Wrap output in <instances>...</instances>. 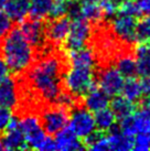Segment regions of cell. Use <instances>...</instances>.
Masks as SVG:
<instances>
[{"label":"cell","instance_id":"6da1fadb","mask_svg":"<svg viewBox=\"0 0 150 151\" xmlns=\"http://www.w3.org/2000/svg\"><path fill=\"white\" fill-rule=\"evenodd\" d=\"M62 63L58 56L46 55L29 67L28 78L33 89L42 99L55 103L62 93Z\"/></svg>","mask_w":150,"mask_h":151},{"label":"cell","instance_id":"7a4b0ae2","mask_svg":"<svg viewBox=\"0 0 150 151\" xmlns=\"http://www.w3.org/2000/svg\"><path fill=\"white\" fill-rule=\"evenodd\" d=\"M0 51L9 70L16 74L29 70L34 60L33 46L19 28L11 29L2 38Z\"/></svg>","mask_w":150,"mask_h":151},{"label":"cell","instance_id":"3957f363","mask_svg":"<svg viewBox=\"0 0 150 151\" xmlns=\"http://www.w3.org/2000/svg\"><path fill=\"white\" fill-rule=\"evenodd\" d=\"M63 83L67 93L74 97L84 96L94 86V67L71 65Z\"/></svg>","mask_w":150,"mask_h":151},{"label":"cell","instance_id":"277c9868","mask_svg":"<svg viewBox=\"0 0 150 151\" xmlns=\"http://www.w3.org/2000/svg\"><path fill=\"white\" fill-rule=\"evenodd\" d=\"M119 129L133 137L137 134H150V97H146L139 110L121 119Z\"/></svg>","mask_w":150,"mask_h":151},{"label":"cell","instance_id":"5b68a950","mask_svg":"<svg viewBox=\"0 0 150 151\" xmlns=\"http://www.w3.org/2000/svg\"><path fill=\"white\" fill-rule=\"evenodd\" d=\"M92 35V28L89 22L82 17L73 18L71 20L70 30L65 39V46L69 51L79 50L85 47Z\"/></svg>","mask_w":150,"mask_h":151},{"label":"cell","instance_id":"8992f818","mask_svg":"<svg viewBox=\"0 0 150 151\" xmlns=\"http://www.w3.org/2000/svg\"><path fill=\"white\" fill-rule=\"evenodd\" d=\"M19 120L28 149L39 150L42 141L46 137V132L42 127L40 118L34 114H28Z\"/></svg>","mask_w":150,"mask_h":151},{"label":"cell","instance_id":"52a82bcc","mask_svg":"<svg viewBox=\"0 0 150 151\" xmlns=\"http://www.w3.org/2000/svg\"><path fill=\"white\" fill-rule=\"evenodd\" d=\"M69 127L81 139L87 138L96 131L94 114L86 107H76L73 109L69 117Z\"/></svg>","mask_w":150,"mask_h":151},{"label":"cell","instance_id":"ba28073f","mask_svg":"<svg viewBox=\"0 0 150 151\" xmlns=\"http://www.w3.org/2000/svg\"><path fill=\"white\" fill-rule=\"evenodd\" d=\"M67 108L63 106L48 107L41 114L40 122L43 129L48 134H55L69 124Z\"/></svg>","mask_w":150,"mask_h":151},{"label":"cell","instance_id":"9c48e42d","mask_svg":"<svg viewBox=\"0 0 150 151\" xmlns=\"http://www.w3.org/2000/svg\"><path fill=\"white\" fill-rule=\"evenodd\" d=\"M125 82V77L115 66H108L102 70L98 77L100 87L104 91L109 97L119 95Z\"/></svg>","mask_w":150,"mask_h":151},{"label":"cell","instance_id":"30bf717a","mask_svg":"<svg viewBox=\"0 0 150 151\" xmlns=\"http://www.w3.org/2000/svg\"><path fill=\"white\" fill-rule=\"evenodd\" d=\"M2 140V148L6 150H18V149H28L25 145V134L21 129L20 120L18 118L13 117L10 119L8 126L4 129Z\"/></svg>","mask_w":150,"mask_h":151},{"label":"cell","instance_id":"8fae6325","mask_svg":"<svg viewBox=\"0 0 150 151\" xmlns=\"http://www.w3.org/2000/svg\"><path fill=\"white\" fill-rule=\"evenodd\" d=\"M136 18L124 14H117L112 21V31L123 42L133 44L136 42Z\"/></svg>","mask_w":150,"mask_h":151},{"label":"cell","instance_id":"7c38bea8","mask_svg":"<svg viewBox=\"0 0 150 151\" xmlns=\"http://www.w3.org/2000/svg\"><path fill=\"white\" fill-rule=\"evenodd\" d=\"M20 31L25 35V38L29 41L32 46L41 45L44 38H45V27L43 24L42 20L38 19H27L21 21Z\"/></svg>","mask_w":150,"mask_h":151},{"label":"cell","instance_id":"4fadbf2b","mask_svg":"<svg viewBox=\"0 0 150 151\" xmlns=\"http://www.w3.org/2000/svg\"><path fill=\"white\" fill-rule=\"evenodd\" d=\"M55 150L60 151H77L86 149L84 142L81 141L74 131L70 127H64L55 134Z\"/></svg>","mask_w":150,"mask_h":151},{"label":"cell","instance_id":"5bb4252c","mask_svg":"<svg viewBox=\"0 0 150 151\" xmlns=\"http://www.w3.org/2000/svg\"><path fill=\"white\" fill-rule=\"evenodd\" d=\"M70 24L71 19L65 16L52 19L45 28V37L54 44H62L69 34Z\"/></svg>","mask_w":150,"mask_h":151},{"label":"cell","instance_id":"9a60e30c","mask_svg":"<svg viewBox=\"0 0 150 151\" xmlns=\"http://www.w3.org/2000/svg\"><path fill=\"white\" fill-rule=\"evenodd\" d=\"M19 103L18 85L12 77L7 76L0 83V106L12 109Z\"/></svg>","mask_w":150,"mask_h":151},{"label":"cell","instance_id":"2e32d148","mask_svg":"<svg viewBox=\"0 0 150 151\" xmlns=\"http://www.w3.org/2000/svg\"><path fill=\"white\" fill-rule=\"evenodd\" d=\"M84 96H85L84 105L92 113H95L100 109L106 108L109 106V101H110L109 96L102 88L96 87L95 85Z\"/></svg>","mask_w":150,"mask_h":151},{"label":"cell","instance_id":"e0dca14e","mask_svg":"<svg viewBox=\"0 0 150 151\" xmlns=\"http://www.w3.org/2000/svg\"><path fill=\"white\" fill-rule=\"evenodd\" d=\"M108 142V150L114 151H128L133 150V137L125 134L119 128L112 129V132L107 136Z\"/></svg>","mask_w":150,"mask_h":151},{"label":"cell","instance_id":"ac0fdd59","mask_svg":"<svg viewBox=\"0 0 150 151\" xmlns=\"http://www.w3.org/2000/svg\"><path fill=\"white\" fill-rule=\"evenodd\" d=\"M4 10L12 21H23L29 14L30 0H7Z\"/></svg>","mask_w":150,"mask_h":151},{"label":"cell","instance_id":"d6986e66","mask_svg":"<svg viewBox=\"0 0 150 151\" xmlns=\"http://www.w3.org/2000/svg\"><path fill=\"white\" fill-rule=\"evenodd\" d=\"M137 74L144 77L150 76V43H140L135 52Z\"/></svg>","mask_w":150,"mask_h":151},{"label":"cell","instance_id":"ffe728a7","mask_svg":"<svg viewBox=\"0 0 150 151\" xmlns=\"http://www.w3.org/2000/svg\"><path fill=\"white\" fill-rule=\"evenodd\" d=\"M116 116L114 115L112 110L108 107L100 109L94 113V120H95L96 130L102 132L110 131L115 127L116 124Z\"/></svg>","mask_w":150,"mask_h":151},{"label":"cell","instance_id":"44dd1931","mask_svg":"<svg viewBox=\"0 0 150 151\" xmlns=\"http://www.w3.org/2000/svg\"><path fill=\"white\" fill-rule=\"evenodd\" d=\"M110 104V109L112 110L114 115L118 119H124V118L130 116L131 114L136 110L135 103L128 101L124 96H114L112 101H109Z\"/></svg>","mask_w":150,"mask_h":151},{"label":"cell","instance_id":"7402d4cb","mask_svg":"<svg viewBox=\"0 0 150 151\" xmlns=\"http://www.w3.org/2000/svg\"><path fill=\"white\" fill-rule=\"evenodd\" d=\"M70 63L71 65H81V66H95V55L92 50L82 47L79 50L70 51Z\"/></svg>","mask_w":150,"mask_h":151},{"label":"cell","instance_id":"603a6c76","mask_svg":"<svg viewBox=\"0 0 150 151\" xmlns=\"http://www.w3.org/2000/svg\"><path fill=\"white\" fill-rule=\"evenodd\" d=\"M121 94L123 96L127 98L128 101L136 103V101H140L142 95V87H141V82L136 80L135 77H129L125 80L123 88H121Z\"/></svg>","mask_w":150,"mask_h":151},{"label":"cell","instance_id":"cb8c5ba5","mask_svg":"<svg viewBox=\"0 0 150 151\" xmlns=\"http://www.w3.org/2000/svg\"><path fill=\"white\" fill-rule=\"evenodd\" d=\"M53 2L54 0H30V17L38 20H43L49 17Z\"/></svg>","mask_w":150,"mask_h":151},{"label":"cell","instance_id":"d4e9b609","mask_svg":"<svg viewBox=\"0 0 150 151\" xmlns=\"http://www.w3.org/2000/svg\"><path fill=\"white\" fill-rule=\"evenodd\" d=\"M116 68L120 72V74L125 78L135 77L137 74V68H136V61L131 54H123L118 58L116 63Z\"/></svg>","mask_w":150,"mask_h":151},{"label":"cell","instance_id":"484cf974","mask_svg":"<svg viewBox=\"0 0 150 151\" xmlns=\"http://www.w3.org/2000/svg\"><path fill=\"white\" fill-rule=\"evenodd\" d=\"M81 17L88 22H98L104 17L102 8L97 2H85L81 4Z\"/></svg>","mask_w":150,"mask_h":151},{"label":"cell","instance_id":"4316f807","mask_svg":"<svg viewBox=\"0 0 150 151\" xmlns=\"http://www.w3.org/2000/svg\"><path fill=\"white\" fill-rule=\"evenodd\" d=\"M85 148L94 151H107L108 142L107 136H105L102 131H94L91 136L85 138Z\"/></svg>","mask_w":150,"mask_h":151},{"label":"cell","instance_id":"83f0119b","mask_svg":"<svg viewBox=\"0 0 150 151\" xmlns=\"http://www.w3.org/2000/svg\"><path fill=\"white\" fill-rule=\"evenodd\" d=\"M136 41L139 44L150 43V16L136 22Z\"/></svg>","mask_w":150,"mask_h":151},{"label":"cell","instance_id":"f1b7e54d","mask_svg":"<svg viewBox=\"0 0 150 151\" xmlns=\"http://www.w3.org/2000/svg\"><path fill=\"white\" fill-rule=\"evenodd\" d=\"M116 14H124V16H130V17L137 18L141 13L139 11L136 2H133L131 0H128V1H126V2L118 6Z\"/></svg>","mask_w":150,"mask_h":151},{"label":"cell","instance_id":"f546056e","mask_svg":"<svg viewBox=\"0 0 150 151\" xmlns=\"http://www.w3.org/2000/svg\"><path fill=\"white\" fill-rule=\"evenodd\" d=\"M133 150L148 151L150 150V141L147 134H137L133 136Z\"/></svg>","mask_w":150,"mask_h":151},{"label":"cell","instance_id":"4dcf8cb0","mask_svg":"<svg viewBox=\"0 0 150 151\" xmlns=\"http://www.w3.org/2000/svg\"><path fill=\"white\" fill-rule=\"evenodd\" d=\"M63 16H66V0L65 1L54 0L50 13H49V18L55 19V18H60Z\"/></svg>","mask_w":150,"mask_h":151},{"label":"cell","instance_id":"1f68e13d","mask_svg":"<svg viewBox=\"0 0 150 151\" xmlns=\"http://www.w3.org/2000/svg\"><path fill=\"white\" fill-rule=\"evenodd\" d=\"M12 22L7 13L0 10V40L12 29Z\"/></svg>","mask_w":150,"mask_h":151},{"label":"cell","instance_id":"d6a6232c","mask_svg":"<svg viewBox=\"0 0 150 151\" xmlns=\"http://www.w3.org/2000/svg\"><path fill=\"white\" fill-rule=\"evenodd\" d=\"M100 6L103 14L106 17H112L117 13L118 4H115L112 0H100Z\"/></svg>","mask_w":150,"mask_h":151},{"label":"cell","instance_id":"836d02e7","mask_svg":"<svg viewBox=\"0 0 150 151\" xmlns=\"http://www.w3.org/2000/svg\"><path fill=\"white\" fill-rule=\"evenodd\" d=\"M11 118H12L11 109L0 106V131L6 129Z\"/></svg>","mask_w":150,"mask_h":151},{"label":"cell","instance_id":"e575fe53","mask_svg":"<svg viewBox=\"0 0 150 151\" xmlns=\"http://www.w3.org/2000/svg\"><path fill=\"white\" fill-rule=\"evenodd\" d=\"M39 150L41 151H52L55 150V143H54V139L51 138L50 136L46 134L45 139L42 141L41 146H40V149Z\"/></svg>","mask_w":150,"mask_h":151},{"label":"cell","instance_id":"d590c367","mask_svg":"<svg viewBox=\"0 0 150 151\" xmlns=\"http://www.w3.org/2000/svg\"><path fill=\"white\" fill-rule=\"evenodd\" d=\"M137 4L138 9L140 13H145V14H149L150 13V0H136L135 1Z\"/></svg>","mask_w":150,"mask_h":151},{"label":"cell","instance_id":"8d00e7d4","mask_svg":"<svg viewBox=\"0 0 150 151\" xmlns=\"http://www.w3.org/2000/svg\"><path fill=\"white\" fill-rule=\"evenodd\" d=\"M9 67L7 66L6 62L4 61L2 58H0V83L9 75Z\"/></svg>","mask_w":150,"mask_h":151},{"label":"cell","instance_id":"74e56055","mask_svg":"<svg viewBox=\"0 0 150 151\" xmlns=\"http://www.w3.org/2000/svg\"><path fill=\"white\" fill-rule=\"evenodd\" d=\"M141 82L142 87V95L146 97H150V76L149 77H144Z\"/></svg>","mask_w":150,"mask_h":151},{"label":"cell","instance_id":"f35d334b","mask_svg":"<svg viewBox=\"0 0 150 151\" xmlns=\"http://www.w3.org/2000/svg\"><path fill=\"white\" fill-rule=\"evenodd\" d=\"M76 1L79 4H85V2H97L100 0H76Z\"/></svg>","mask_w":150,"mask_h":151},{"label":"cell","instance_id":"ab89813d","mask_svg":"<svg viewBox=\"0 0 150 151\" xmlns=\"http://www.w3.org/2000/svg\"><path fill=\"white\" fill-rule=\"evenodd\" d=\"M115 4H117L118 6L119 4H124V2H126V1H128V0H112Z\"/></svg>","mask_w":150,"mask_h":151},{"label":"cell","instance_id":"60d3db41","mask_svg":"<svg viewBox=\"0 0 150 151\" xmlns=\"http://www.w3.org/2000/svg\"><path fill=\"white\" fill-rule=\"evenodd\" d=\"M6 2H7V0H0V10H2V9H4Z\"/></svg>","mask_w":150,"mask_h":151},{"label":"cell","instance_id":"b9f144b4","mask_svg":"<svg viewBox=\"0 0 150 151\" xmlns=\"http://www.w3.org/2000/svg\"><path fill=\"white\" fill-rule=\"evenodd\" d=\"M1 149H4V148H2V140H1V137H0V150Z\"/></svg>","mask_w":150,"mask_h":151},{"label":"cell","instance_id":"7bdbcfd3","mask_svg":"<svg viewBox=\"0 0 150 151\" xmlns=\"http://www.w3.org/2000/svg\"><path fill=\"white\" fill-rule=\"evenodd\" d=\"M148 134V137H149V141H150V134Z\"/></svg>","mask_w":150,"mask_h":151},{"label":"cell","instance_id":"ee69618b","mask_svg":"<svg viewBox=\"0 0 150 151\" xmlns=\"http://www.w3.org/2000/svg\"><path fill=\"white\" fill-rule=\"evenodd\" d=\"M60 1H65V0H60Z\"/></svg>","mask_w":150,"mask_h":151}]
</instances>
